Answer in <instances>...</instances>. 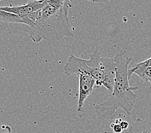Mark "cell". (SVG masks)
<instances>
[{"label": "cell", "instance_id": "obj_13", "mask_svg": "<svg viewBox=\"0 0 151 133\" xmlns=\"http://www.w3.org/2000/svg\"><path fill=\"white\" fill-rule=\"evenodd\" d=\"M88 1H91L93 3H107L110 0H88Z\"/></svg>", "mask_w": 151, "mask_h": 133}, {"label": "cell", "instance_id": "obj_2", "mask_svg": "<svg viewBox=\"0 0 151 133\" xmlns=\"http://www.w3.org/2000/svg\"><path fill=\"white\" fill-rule=\"evenodd\" d=\"M116 56L118 65L113 90L106 101L95 106V113L100 118H113L118 109H122L128 115H131L137 99V95L133 91L138 90V87L129 85L128 67L131 58L124 51L118 53Z\"/></svg>", "mask_w": 151, "mask_h": 133}, {"label": "cell", "instance_id": "obj_7", "mask_svg": "<svg viewBox=\"0 0 151 133\" xmlns=\"http://www.w3.org/2000/svg\"><path fill=\"white\" fill-rule=\"evenodd\" d=\"M0 21L9 23L23 24V20L16 14L6 12L0 8Z\"/></svg>", "mask_w": 151, "mask_h": 133}, {"label": "cell", "instance_id": "obj_3", "mask_svg": "<svg viewBox=\"0 0 151 133\" xmlns=\"http://www.w3.org/2000/svg\"><path fill=\"white\" fill-rule=\"evenodd\" d=\"M86 63L89 66L95 68L102 74L106 81V88L110 93L112 92L118 65L116 56L104 58L99 51H95L90 55V58L86 60Z\"/></svg>", "mask_w": 151, "mask_h": 133}, {"label": "cell", "instance_id": "obj_4", "mask_svg": "<svg viewBox=\"0 0 151 133\" xmlns=\"http://www.w3.org/2000/svg\"><path fill=\"white\" fill-rule=\"evenodd\" d=\"M77 75L79 78L77 111L78 113H83L84 111V102L94 89L96 85V80L89 74L84 73H79Z\"/></svg>", "mask_w": 151, "mask_h": 133}, {"label": "cell", "instance_id": "obj_1", "mask_svg": "<svg viewBox=\"0 0 151 133\" xmlns=\"http://www.w3.org/2000/svg\"><path fill=\"white\" fill-rule=\"evenodd\" d=\"M71 7V0H67L60 9L53 8L48 3L25 19L22 30L36 43L44 39L48 44H53L64 37H74L68 17Z\"/></svg>", "mask_w": 151, "mask_h": 133}, {"label": "cell", "instance_id": "obj_10", "mask_svg": "<svg viewBox=\"0 0 151 133\" xmlns=\"http://www.w3.org/2000/svg\"><path fill=\"white\" fill-rule=\"evenodd\" d=\"M111 127H112L114 133H121L123 131L120 125L118 124H111Z\"/></svg>", "mask_w": 151, "mask_h": 133}, {"label": "cell", "instance_id": "obj_8", "mask_svg": "<svg viewBox=\"0 0 151 133\" xmlns=\"http://www.w3.org/2000/svg\"><path fill=\"white\" fill-rule=\"evenodd\" d=\"M133 74H136L147 83L151 84V68L143 70H136L133 73Z\"/></svg>", "mask_w": 151, "mask_h": 133}, {"label": "cell", "instance_id": "obj_5", "mask_svg": "<svg viewBox=\"0 0 151 133\" xmlns=\"http://www.w3.org/2000/svg\"><path fill=\"white\" fill-rule=\"evenodd\" d=\"M48 0H34L30 1L27 4L19 6H1L2 10L6 12L12 13L18 16L24 21L32 14H33L48 4Z\"/></svg>", "mask_w": 151, "mask_h": 133}, {"label": "cell", "instance_id": "obj_9", "mask_svg": "<svg viewBox=\"0 0 151 133\" xmlns=\"http://www.w3.org/2000/svg\"><path fill=\"white\" fill-rule=\"evenodd\" d=\"M67 0H48V5L55 9H60Z\"/></svg>", "mask_w": 151, "mask_h": 133}, {"label": "cell", "instance_id": "obj_6", "mask_svg": "<svg viewBox=\"0 0 151 133\" xmlns=\"http://www.w3.org/2000/svg\"><path fill=\"white\" fill-rule=\"evenodd\" d=\"M129 133H151V123L137 118L132 122Z\"/></svg>", "mask_w": 151, "mask_h": 133}, {"label": "cell", "instance_id": "obj_12", "mask_svg": "<svg viewBox=\"0 0 151 133\" xmlns=\"http://www.w3.org/2000/svg\"><path fill=\"white\" fill-rule=\"evenodd\" d=\"M119 124L120 125V126L122 127V129H123V130H124V129H127L128 127H129V123H128L127 122H125V121L122 120L120 122Z\"/></svg>", "mask_w": 151, "mask_h": 133}, {"label": "cell", "instance_id": "obj_11", "mask_svg": "<svg viewBox=\"0 0 151 133\" xmlns=\"http://www.w3.org/2000/svg\"><path fill=\"white\" fill-rule=\"evenodd\" d=\"M2 130L0 131V133H12L11 127L8 125H3Z\"/></svg>", "mask_w": 151, "mask_h": 133}]
</instances>
